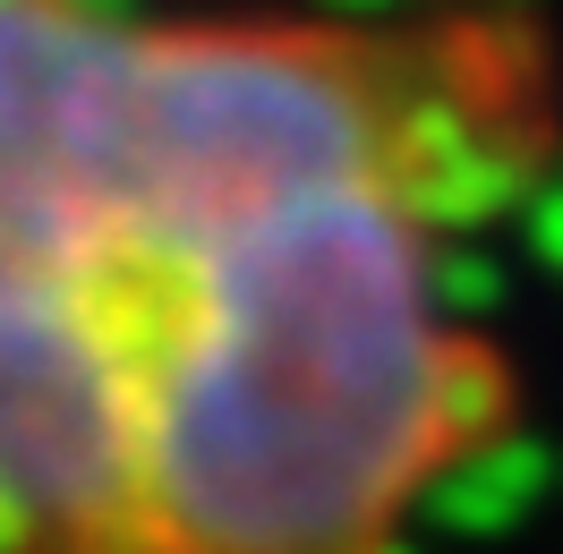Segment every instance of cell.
Wrapping results in <instances>:
<instances>
[{"label":"cell","mask_w":563,"mask_h":554,"mask_svg":"<svg viewBox=\"0 0 563 554\" xmlns=\"http://www.w3.org/2000/svg\"><path fill=\"white\" fill-rule=\"evenodd\" d=\"M547 52L444 26H103L0 0V554H145L137 435L247 213L410 179L444 240L547 188Z\"/></svg>","instance_id":"6da1fadb"}]
</instances>
